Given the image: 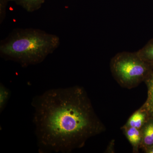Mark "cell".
<instances>
[{
    "label": "cell",
    "instance_id": "6da1fadb",
    "mask_svg": "<svg viewBox=\"0 0 153 153\" xmlns=\"http://www.w3.org/2000/svg\"><path fill=\"white\" fill-rule=\"evenodd\" d=\"M33 122L39 151L70 152L104 131L83 88L50 89L35 97Z\"/></svg>",
    "mask_w": 153,
    "mask_h": 153
},
{
    "label": "cell",
    "instance_id": "7a4b0ae2",
    "mask_svg": "<svg viewBox=\"0 0 153 153\" xmlns=\"http://www.w3.org/2000/svg\"><path fill=\"white\" fill-rule=\"evenodd\" d=\"M57 35L35 28H17L0 42V56L23 67L42 63L58 48Z\"/></svg>",
    "mask_w": 153,
    "mask_h": 153
},
{
    "label": "cell",
    "instance_id": "3957f363",
    "mask_svg": "<svg viewBox=\"0 0 153 153\" xmlns=\"http://www.w3.org/2000/svg\"><path fill=\"white\" fill-rule=\"evenodd\" d=\"M153 68L137 52H119L110 62L114 78L121 86L128 89L137 87L145 81Z\"/></svg>",
    "mask_w": 153,
    "mask_h": 153
},
{
    "label": "cell",
    "instance_id": "277c9868",
    "mask_svg": "<svg viewBox=\"0 0 153 153\" xmlns=\"http://www.w3.org/2000/svg\"><path fill=\"white\" fill-rule=\"evenodd\" d=\"M121 129L133 148L134 153H138L141 144L142 132L140 129L124 125Z\"/></svg>",
    "mask_w": 153,
    "mask_h": 153
},
{
    "label": "cell",
    "instance_id": "5b68a950",
    "mask_svg": "<svg viewBox=\"0 0 153 153\" xmlns=\"http://www.w3.org/2000/svg\"><path fill=\"white\" fill-rule=\"evenodd\" d=\"M149 117L146 111L141 107L131 115L125 125L141 130Z\"/></svg>",
    "mask_w": 153,
    "mask_h": 153
},
{
    "label": "cell",
    "instance_id": "8992f818",
    "mask_svg": "<svg viewBox=\"0 0 153 153\" xmlns=\"http://www.w3.org/2000/svg\"><path fill=\"white\" fill-rule=\"evenodd\" d=\"M141 131L142 138L140 149L145 151L153 146V117H149Z\"/></svg>",
    "mask_w": 153,
    "mask_h": 153
},
{
    "label": "cell",
    "instance_id": "52a82bcc",
    "mask_svg": "<svg viewBox=\"0 0 153 153\" xmlns=\"http://www.w3.org/2000/svg\"><path fill=\"white\" fill-rule=\"evenodd\" d=\"M145 82L147 86L148 97L142 107L146 111L149 117H153V68Z\"/></svg>",
    "mask_w": 153,
    "mask_h": 153
},
{
    "label": "cell",
    "instance_id": "ba28073f",
    "mask_svg": "<svg viewBox=\"0 0 153 153\" xmlns=\"http://www.w3.org/2000/svg\"><path fill=\"white\" fill-rule=\"evenodd\" d=\"M29 13H33L41 8L45 0H12Z\"/></svg>",
    "mask_w": 153,
    "mask_h": 153
},
{
    "label": "cell",
    "instance_id": "9c48e42d",
    "mask_svg": "<svg viewBox=\"0 0 153 153\" xmlns=\"http://www.w3.org/2000/svg\"><path fill=\"white\" fill-rule=\"evenodd\" d=\"M137 52L142 59L153 66V38Z\"/></svg>",
    "mask_w": 153,
    "mask_h": 153
},
{
    "label": "cell",
    "instance_id": "30bf717a",
    "mask_svg": "<svg viewBox=\"0 0 153 153\" xmlns=\"http://www.w3.org/2000/svg\"><path fill=\"white\" fill-rule=\"evenodd\" d=\"M10 96V91L2 83L0 84V111L4 109Z\"/></svg>",
    "mask_w": 153,
    "mask_h": 153
},
{
    "label": "cell",
    "instance_id": "8fae6325",
    "mask_svg": "<svg viewBox=\"0 0 153 153\" xmlns=\"http://www.w3.org/2000/svg\"><path fill=\"white\" fill-rule=\"evenodd\" d=\"M9 0H0V24H2L6 16V9Z\"/></svg>",
    "mask_w": 153,
    "mask_h": 153
},
{
    "label": "cell",
    "instance_id": "7c38bea8",
    "mask_svg": "<svg viewBox=\"0 0 153 153\" xmlns=\"http://www.w3.org/2000/svg\"><path fill=\"white\" fill-rule=\"evenodd\" d=\"M145 152L147 153H153V146L145 150Z\"/></svg>",
    "mask_w": 153,
    "mask_h": 153
}]
</instances>
